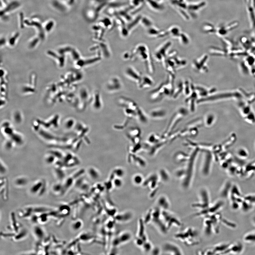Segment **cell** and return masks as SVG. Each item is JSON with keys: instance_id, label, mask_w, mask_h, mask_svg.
<instances>
[{"instance_id": "31", "label": "cell", "mask_w": 255, "mask_h": 255, "mask_svg": "<svg viewBox=\"0 0 255 255\" xmlns=\"http://www.w3.org/2000/svg\"><path fill=\"white\" fill-rule=\"evenodd\" d=\"M74 121L73 119H70L69 121H68L65 123V126L66 128L68 129H70L72 128L74 126Z\"/></svg>"}, {"instance_id": "2", "label": "cell", "mask_w": 255, "mask_h": 255, "mask_svg": "<svg viewBox=\"0 0 255 255\" xmlns=\"http://www.w3.org/2000/svg\"><path fill=\"white\" fill-rule=\"evenodd\" d=\"M133 53L134 56H136V57H139L144 62L149 72L151 73L154 72V64L151 61L150 55L146 46L143 45H140L137 46L134 49Z\"/></svg>"}, {"instance_id": "29", "label": "cell", "mask_w": 255, "mask_h": 255, "mask_svg": "<svg viewBox=\"0 0 255 255\" xmlns=\"http://www.w3.org/2000/svg\"><path fill=\"white\" fill-rule=\"evenodd\" d=\"M165 114V112L164 111L162 110H154V111H152V113H151V115L153 116H154V117H156V116H164L165 115V114ZM157 117H158V116H157ZM161 117V116H160Z\"/></svg>"}, {"instance_id": "12", "label": "cell", "mask_w": 255, "mask_h": 255, "mask_svg": "<svg viewBox=\"0 0 255 255\" xmlns=\"http://www.w3.org/2000/svg\"><path fill=\"white\" fill-rule=\"evenodd\" d=\"M93 96L92 99V107L95 109H100L102 107V103L99 92H95Z\"/></svg>"}, {"instance_id": "22", "label": "cell", "mask_w": 255, "mask_h": 255, "mask_svg": "<svg viewBox=\"0 0 255 255\" xmlns=\"http://www.w3.org/2000/svg\"><path fill=\"white\" fill-rule=\"evenodd\" d=\"M63 186L60 184H55L52 187V191L55 194L63 192Z\"/></svg>"}, {"instance_id": "17", "label": "cell", "mask_w": 255, "mask_h": 255, "mask_svg": "<svg viewBox=\"0 0 255 255\" xmlns=\"http://www.w3.org/2000/svg\"><path fill=\"white\" fill-rule=\"evenodd\" d=\"M244 240L248 243H255V231L246 234L244 237Z\"/></svg>"}, {"instance_id": "4", "label": "cell", "mask_w": 255, "mask_h": 255, "mask_svg": "<svg viewBox=\"0 0 255 255\" xmlns=\"http://www.w3.org/2000/svg\"><path fill=\"white\" fill-rule=\"evenodd\" d=\"M200 201L193 204V207L198 209L199 210H205L210 206V197L208 192L206 189H202L200 191Z\"/></svg>"}, {"instance_id": "15", "label": "cell", "mask_w": 255, "mask_h": 255, "mask_svg": "<svg viewBox=\"0 0 255 255\" xmlns=\"http://www.w3.org/2000/svg\"><path fill=\"white\" fill-rule=\"evenodd\" d=\"M119 238L121 243H126L130 240L132 238V235L130 232H125L123 233L119 236Z\"/></svg>"}, {"instance_id": "5", "label": "cell", "mask_w": 255, "mask_h": 255, "mask_svg": "<svg viewBox=\"0 0 255 255\" xmlns=\"http://www.w3.org/2000/svg\"><path fill=\"white\" fill-rule=\"evenodd\" d=\"M122 81L119 78L114 76L108 81L106 87L108 92H112L119 91L122 88Z\"/></svg>"}, {"instance_id": "1", "label": "cell", "mask_w": 255, "mask_h": 255, "mask_svg": "<svg viewBox=\"0 0 255 255\" xmlns=\"http://www.w3.org/2000/svg\"><path fill=\"white\" fill-rule=\"evenodd\" d=\"M175 238L187 245H194L199 243L198 234L192 228H188L183 232L175 234Z\"/></svg>"}, {"instance_id": "13", "label": "cell", "mask_w": 255, "mask_h": 255, "mask_svg": "<svg viewBox=\"0 0 255 255\" xmlns=\"http://www.w3.org/2000/svg\"><path fill=\"white\" fill-rule=\"evenodd\" d=\"M243 249V246L240 243L236 244L235 245H230L229 248L227 250V252L234 253L238 254L241 253ZM226 252V253H227Z\"/></svg>"}, {"instance_id": "27", "label": "cell", "mask_w": 255, "mask_h": 255, "mask_svg": "<svg viewBox=\"0 0 255 255\" xmlns=\"http://www.w3.org/2000/svg\"><path fill=\"white\" fill-rule=\"evenodd\" d=\"M131 216V215L129 213H125L124 214L119 215L117 217V219L119 221H127V220L130 219Z\"/></svg>"}, {"instance_id": "20", "label": "cell", "mask_w": 255, "mask_h": 255, "mask_svg": "<svg viewBox=\"0 0 255 255\" xmlns=\"http://www.w3.org/2000/svg\"><path fill=\"white\" fill-rule=\"evenodd\" d=\"M28 181L26 178L25 177H19L17 178L15 181V184L16 185L19 186H23L26 185L28 183Z\"/></svg>"}, {"instance_id": "14", "label": "cell", "mask_w": 255, "mask_h": 255, "mask_svg": "<svg viewBox=\"0 0 255 255\" xmlns=\"http://www.w3.org/2000/svg\"><path fill=\"white\" fill-rule=\"evenodd\" d=\"M43 183L42 181H40L37 182L33 184L30 188V191L31 193L33 194H36L38 193V192L41 191V188L43 187Z\"/></svg>"}, {"instance_id": "6", "label": "cell", "mask_w": 255, "mask_h": 255, "mask_svg": "<svg viewBox=\"0 0 255 255\" xmlns=\"http://www.w3.org/2000/svg\"><path fill=\"white\" fill-rule=\"evenodd\" d=\"M207 56L204 55L194 61L192 66L194 69L198 72H205L207 71L206 62Z\"/></svg>"}, {"instance_id": "11", "label": "cell", "mask_w": 255, "mask_h": 255, "mask_svg": "<svg viewBox=\"0 0 255 255\" xmlns=\"http://www.w3.org/2000/svg\"><path fill=\"white\" fill-rule=\"evenodd\" d=\"M154 81L150 77L148 76H142L139 83V87L141 89H144L150 87L152 85Z\"/></svg>"}, {"instance_id": "30", "label": "cell", "mask_w": 255, "mask_h": 255, "mask_svg": "<svg viewBox=\"0 0 255 255\" xmlns=\"http://www.w3.org/2000/svg\"><path fill=\"white\" fill-rule=\"evenodd\" d=\"M244 199L252 205L255 203V195L247 196L244 198Z\"/></svg>"}, {"instance_id": "33", "label": "cell", "mask_w": 255, "mask_h": 255, "mask_svg": "<svg viewBox=\"0 0 255 255\" xmlns=\"http://www.w3.org/2000/svg\"><path fill=\"white\" fill-rule=\"evenodd\" d=\"M253 223H254V224H255V216L253 217Z\"/></svg>"}, {"instance_id": "16", "label": "cell", "mask_w": 255, "mask_h": 255, "mask_svg": "<svg viewBox=\"0 0 255 255\" xmlns=\"http://www.w3.org/2000/svg\"><path fill=\"white\" fill-rule=\"evenodd\" d=\"M88 173L89 176L92 179L96 180L99 178L100 174L96 169L95 168L92 167L89 168L88 170Z\"/></svg>"}, {"instance_id": "7", "label": "cell", "mask_w": 255, "mask_h": 255, "mask_svg": "<svg viewBox=\"0 0 255 255\" xmlns=\"http://www.w3.org/2000/svg\"><path fill=\"white\" fill-rule=\"evenodd\" d=\"M170 46V43L168 42L167 44H164L162 46L156 50L154 54V59L157 61L163 62L167 58V51L169 47Z\"/></svg>"}, {"instance_id": "24", "label": "cell", "mask_w": 255, "mask_h": 255, "mask_svg": "<svg viewBox=\"0 0 255 255\" xmlns=\"http://www.w3.org/2000/svg\"><path fill=\"white\" fill-rule=\"evenodd\" d=\"M133 179L134 183L136 185L141 184L143 181L142 176L139 174H136L134 175Z\"/></svg>"}, {"instance_id": "8", "label": "cell", "mask_w": 255, "mask_h": 255, "mask_svg": "<svg viewBox=\"0 0 255 255\" xmlns=\"http://www.w3.org/2000/svg\"><path fill=\"white\" fill-rule=\"evenodd\" d=\"M163 250L165 253L169 254H182L181 250L177 245L171 242H167L164 244Z\"/></svg>"}, {"instance_id": "28", "label": "cell", "mask_w": 255, "mask_h": 255, "mask_svg": "<svg viewBox=\"0 0 255 255\" xmlns=\"http://www.w3.org/2000/svg\"><path fill=\"white\" fill-rule=\"evenodd\" d=\"M142 247L143 249L146 252H148L152 249V245L150 242L147 241L143 244Z\"/></svg>"}, {"instance_id": "18", "label": "cell", "mask_w": 255, "mask_h": 255, "mask_svg": "<svg viewBox=\"0 0 255 255\" xmlns=\"http://www.w3.org/2000/svg\"><path fill=\"white\" fill-rule=\"evenodd\" d=\"M54 25H55V22L54 21L49 20L45 22L44 26L43 25V28L45 31L49 32L53 29Z\"/></svg>"}, {"instance_id": "32", "label": "cell", "mask_w": 255, "mask_h": 255, "mask_svg": "<svg viewBox=\"0 0 255 255\" xmlns=\"http://www.w3.org/2000/svg\"><path fill=\"white\" fill-rule=\"evenodd\" d=\"M153 254H157H157H159V250L158 249H154L153 251Z\"/></svg>"}, {"instance_id": "23", "label": "cell", "mask_w": 255, "mask_h": 255, "mask_svg": "<svg viewBox=\"0 0 255 255\" xmlns=\"http://www.w3.org/2000/svg\"><path fill=\"white\" fill-rule=\"evenodd\" d=\"M144 222L143 220L140 221L139 232V237H143L145 234Z\"/></svg>"}, {"instance_id": "26", "label": "cell", "mask_w": 255, "mask_h": 255, "mask_svg": "<svg viewBox=\"0 0 255 255\" xmlns=\"http://www.w3.org/2000/svg\"><path fill=\"white\" fill-rule=\"evenodd\" d=\"M113 184L116 187L120 188L122 186L123 181L121 178L117 177L113 179Z\"/></svg>"}, {"instance_id": "25", "label": "cell", "mask_w": 255, "mask_h": 255, "mask_svg": "<svg viewBox=\"0 0 255 255\" xmlns=\"http://www.w3.org/2000/svg\"><path fill=\"white\" fill-rule=\"evenodd\" d=\"M82 221L79 220H78V221H76L73 223L72 226L73 230L77 231L79 230L81 228L82 226Z\"/></svg>"}, {"instance_id": "19", "label": "cell", "mask_w": 255, "mask_h": 255, "mask_svg": "<svg viewBox=\"0 0 255 255\" xmlns=\"http://www.w3.org/2000/svg\"><path fill=\"white\" fill-rule=\"evenodd\" d=\"M33 232L38 239H42L44 236V232L43 229L39 226H35L33 229Z\"/></svg>"}, {"instance_id": "10", "label": "cell", "mask_w": 255, "mask_h": 255, "mask_svg": "<svg viewBox=\"0 0 255 255\" xmlns=\"http://www.w3.org/2000/svg\"><path fill=\"white\" fill-rule=\"evenodd\" d=\"M157 207L162 210H168L170 203L168 198L165 196H160L157 201Z\"/></svg>"}, {"instance_id": "9", "label": "cell", "mask_w": 255, "mask_h": 255, "mask_svg": "<svg viewBox=\"0 0 255 255\" xmlns=\"http://www.w3.org/2000/svg\"><path fill=\"white\" fill-rule=\"evenodd\" d=\"M125 74L131 79L138 83L140 82L142 76L139 72L131 67L127 68L125 70Z\"/></svg>"}, {"instance_id": "21", "label": "cell", "mask_w": 255, "mask_h": 255, "mask_svg": "<svg viewBox=\"0 0 255 255\" xmlns=\"http://www.w3.org/2000/svg\"><path fill=\"white\" fill-rule=\"evenodd\" d=\"M114 175H116L118 178H122L124 176L125 173L123 169L121 168H116L113 172Z\"/></svg>"}, {"instance_id": "3", "label": "cell", "mask_w": 255, "mask_h": 255, "mask_svg": "<svg viewBox=\"0 0 255 255\" xmlns=\"http://www.w3.org/2000/svg\"><path fill=\"white\" fill-rule=\"evenodd\" d=\"M161 214L162 219L168 230L172 226L179 227L182 226V223L179 219L168 210H162Z\"/></svg>"}]
</instances>
